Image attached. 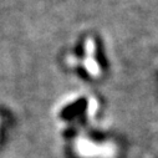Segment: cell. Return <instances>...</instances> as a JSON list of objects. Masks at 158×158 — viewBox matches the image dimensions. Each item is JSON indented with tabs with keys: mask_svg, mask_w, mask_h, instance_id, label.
Listing matches in <instances>:
<instances>
[{
	"mask_svg": "<svg viewBox=\"0 0 158 158\" xmlns=\"http://www.w3.org/2000/svg\"><path fill=\"white\" fill-rule=\"evenodd\" d=\"M86 50H87V59L85 61V67L89 71V73L94 77L100 75V67L95 59H92V54L95 52V41H92V39H89L86 44Z\"/></svg>",
	"mask_w": 158,
	"mask_h": 158,
	"instance_id": "cell-1",
	"label": "cell"
}]
</instances>
